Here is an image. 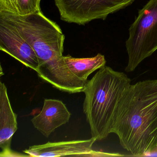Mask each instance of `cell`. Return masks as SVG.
Here are the masks:
<instances>
[{
	"label": "cell",
	"mask_w": 157,
	"mask_h": 157,
	"mask_svg": "<svg viewBox=\"0 0 157 157\" xmlns=\"http://www.w3.org/2000/svg\"><path fill=\"white\" fill-rule=\"evenodd\" d=\"M11 23L34 50L38 58V76L59 90L73 93L82 81L69 69L64 59L65 36L56 23L47 18L41 11L21 15L0 12Z\"/></svg>",
	"instance_id": "obj_1"
},
{
	"label": "cell",
	"mask_w": 157,
	"mask_h": 157,
	"mask_svg": "<svg viewBox=\"0 0 157 157\" xmlns=\"http://www.w3.org/2000/svg\"><path fill=\"white\" fill-rule=\"evenodd\" d=\"M111 133L134 156L157 151V79L130 84L115 113Z\"/></svg>",
	"instance_id": "obj_2"
},
{
	"label": "cell",
	"mask_w": 157,
	"mask_h": 157,
	"mask_svg": "<svg viewBox=\"0 0 157 157\" xmlns=\"http://www.w3.org/2000/svg\"><path fill=\"white\" fill-rule=\"evenodd\" d=\"M131 82L124 72L105 66L86 82L83 112L92 137L96 140L104 139L111 134L115 113Z\"/></svg>",
	"instance_id": "obj_3"
},
{
	"label": "cell",
	"mask_w": 157,
	"mask_h": 157,
	"mask_svg": "<svg viewBox=\"0 0 157 157\" xmlns=\"http://www.w3.org/2000/svg\"><path fill=\"white\" fill-rule=\"evenodd\" d=\"M126 48L128 58L127 72L135 71L157 50V0H149L140 10L129 28Z\"/></svg>",
	"instance_id": "obj_4"
},
{
	"label": "cell",
	"mask_w": 157,
	"mask_h": 157,
	"mask_svg": "<svg viewBox=\"0 0 157 157\" xmlns=\"http://www.w3.org/2000/svg\"><path fill=\"white\" fill-rule=\"evenodd\" d=\"M62 21L84 25L95 20H105L131 5L136 0H54Z\"/></svg>",
	"instance_id": "obj_5"
},
{
	"label": "cell",
	"mask_w": 157,
	"mask_h": 157,
	"mask_svg": "<svg viewBox=\"0 0 157 157\" xmlns=\"http://www.w3.org/2000/svg\"><path fill=\"white\" fill-rule=\"evenodd\" d=\"M96 140L90 139L59 142H48L42 145H34L24 150L23 152L30 157H49L62 156L106 157L121 156L119 153H108L95 151L92 149Z\"/></svg>",
	"instance_id": "obj_6"
},
{
	"label": "cell",
	"mask_w": 157,
	"mask_h": 157,
	"mask_svg": "<svg viewBox=\"0 0 157 157\" xmlns=\"http://www.w3.org/2000/svg\"><path fill=\"white\" fill-rule=\"evenodd\" d=\"M0 50L9 54L27 67L36 71L38 58L33 48L15 26L0 15Z\"/></svg>",
	"instance_id": "obj_7"
},
{
	"label": "cell",
	"mask_w": 157,
	"mask_h": 157,
	"mask_svg": "<svg viewBox=\"0 0 157 157\" xmlns=\"http://www.w3.org/2000/svg\"><path fill=\"white\" fill-rule=\"evenodd\" d=\"M17 116L13 110L7 87L0 82V157L22 156L11 149L13 136L18 129Z\"/></svg>",
	"instance_id": "obj_8"
},
{
	"label": "cell",
	"mask_w": 157,
	"mask_h": 157,
	"mask_svg": "<svg viewBox=\"0 0 157 157\" xmlns=\"http://www.w3.org/2000/svg\"><path fill=\"white\" fill-rule=\"evenodd\" d=\"M71 116V113L62 101L46 99L42 111L31 121L34 127L48 138L55 129L67 123Z\"/></svg>",
	"instance_id": "obj_9"
},
{
	"label": "cell",
	"mask_w": 157,
	"mask_h": 157,
	"mask_svg": "<svg viewBox=\"0 0 157 157\" xmlns=\"http://www.w3.org/2000/svg\"><path fill=\"white\" fill-rule=\"evenodd\" d=\"M63 58L69 70L76 77L86 82L91 73L106 64L104 56L101 54L93 57L86 58H76L69 55L64 56Z\"/></svg>",
	"instance_id": "obj_10"
},
{
	"label": "cell",
	"mask_w": 157,
	"mask_h": 157,
	"mask_svg": "<svg viewBox=\"0 0 157 157\" xmlns=\"http://www.w3.org/2000/svg\"><path fill=\"white\" fill-rule=\"evenodd\" d=\"M41 0H17L18 14L28 15L41 11Z\"/></svg>",
	"instance_id": "obj_11"
},
{
	"label": "cell",
	"mask_w": 157,
	"mask_h": 157,
	"mask_svg": "<svg viewBox=\"0 0 157 157\" xmlns=\"http://www.w3.org/2000/svg\"><path fill=\"white\" fill-rule=\"evenodd\" d=\"M0 12L18 14L17 0H0Z\"/></svg>",
	"instance_id": "obj_12"
},
{
	"label": "cell",
	"mask_w": 157,
	"mask_h": 157,
	"mask_svg": "<svg viewBox=\"0 0 157 157\" xmlns=\"http://www.w3.org/2000/svg\"><path fill=\"white\" fill-rule=\"evenodd\" d=\"M3 74H4V73H2V67L1 66V74H0V76H2Z\"/></svg>",
	"instance_id": "obj_13"
}]
</instances>
